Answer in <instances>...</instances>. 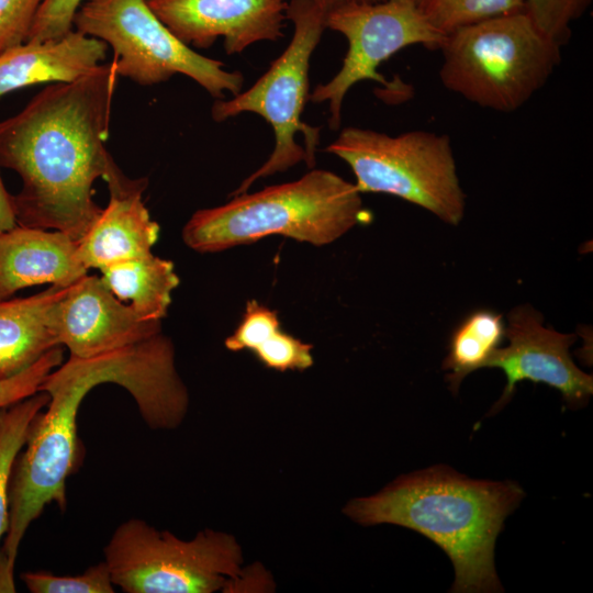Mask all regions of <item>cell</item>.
Here are the masks:
<instances>
[{
	"mask_svg": "<svg viewBox=\"0 0 593 593\" xmlns=\"http://www.w3.org/2000/svg\"><path fill=\"white\" fill-rule=\"evenodd\" d=\"M115 383L135 400L145 423L160 427L182 409L187 388L175 366L171 340L158 333L145 340L89 358L70 356L43 380L47 410L33 418L16 457L9 489V527L0 548V590L15 591L14 566L21 541L46 505L67 507L66 481L79 466L77 415L97 385Z\"/></svg>",
	"mask_w": 593,
	"mask_h": 593,
	"instance_id": "cell-1",
	"label": "cell"
},
{
	"mask_svg": "<svg viewBox=\"0 0 593 593\" xmlns=\"http://www.w3.org/2000/svg\"><path fill=\"white\" fill-rule=\"evenodd\" d=\"M113 59L69 82H53L0 121V167L22 181L16 224L64 232L78 240L99 216L93 183L113 157L107 149L118 82Z\"/></svg>",
	"mask_w": 593,
	"mask_h": 593,
	"instance_id": "cell-2",
	"label": "cell"
},
{
	"mask_svg": "<svg viewBox=\"0 0 593 593\" xmlns=\"http://www.w3.org/2000/svg\"><path fill=\"white\" fill-rule=\"evenodd\" d=\"M523 496L516 483L472 480L435 466L402 475L374 495L350 501L344 513L363 526L399 525L434 541L454 564L451 592H500L495 540Z\"/></svg>",
	"mask_w": 593,
	"mask_h": 593,
	"instance_id": "cell-3",
	"label": "cell"
},
{
	"mask_svg": "<svg viewBox=\"0 0 593 593\" xmlns=\"http://www.w3.org/2000/svg\"><path fill=\"white\" fill-rule=\"evenodd\" d=\"M366 219L360 192L338 175L313 169L300 179L240 193L202 209L182 228L184 244L215 253L282 235L315 246L331 244Z\"/></svg>",
	"mask_w": 593,
	"mask_h": 593,
	"instance_id": "cell-4",
	"label": "cell"
},
{
	"mask_svg": "<svg viewBox=\"0 0 593 593\" xmlns=\"http://www.w3.org/2000/svg\"><path fill=\"white\" fill-rule=\"evenodd\" d=\"M443 86L497 112H513L540 90L561 60V47L524 10L485 19L445 37Z\"/></svg>",
	"mask_w": 593,
	"mask_h": 593,
	"instance_id": "cell-5",
	"label": "cell"
},
{
	"mask_svg": "<svg viewBox=\"0 0 593 593\" xmlns=\"http://www.w3.org/2000/svg\"><path fill=\"white\" fill-rule=\"evenodd\" d=\"M287 20L293 24L292 38L269 69L246 91L233 99H216L211 114L222 122L244 112L264 118L273 128L275 148L267 161L231 193L247 192L258 179L286 171L304 160L315 165L320 127L301 120L309 101L310 59L326 29V13L313 0H289Z\"/></svg>",
	"mask_w": 593,
	"mask_h": 593,
	"instance_id": "cell-6",
	"label": "cell"
},
{
	"mask_svg": "<svg viewBox=\"0 0 593 593\" xmlns=\"http://www.w3.org/2000/svg\"><path fill=\"white\" fill-rule=\"evenodd\" d=\"M325 150L351 168L360 193L398 197L454 226L463 217L466 194L446 134L416 130L392 136L348 126Z\"/></svg>",
	"mask_w": 593,
	"mask_h": 593,
	"instance_id": "cell-7",
	"label": "cell"
},
{
	"mask_svg": "<svg viewBox=\"0 0 593 593\" xmlns=\"http://www.w3.org/2000/svg\"><path fill=\"white\" fill-rule=\"evenodd\" d=\"M103 551L113 584L125 593H212L243 582L235 538L212 529L182 540L130 518Z\"/></svg>",
	"mask_w": 593,
	"mask_h": 593,
	"instance_id": "cell-8",
	"label": "cell"
},
{
	"mask_svg": "<svg viewBox=\"0 0 593 593\" xmlns=\"http://www.w3.org/2000/svg\"><path fill=\"white\" fill-rule=\"evenodd\" d=\"M74 29L107 43L113 49L119 77L141 86L165 82L180 74L215 99L242 90L240 71L225 70L222 61L178 40L146 0H83L74 18Z\"/></svg>",
	"mask_w": 593,
	"mask_h": 593,
	"instance_id": "cell-9",
	"label": "cell"
},
{
	"mask_svg": "<svg viewBox=\"0 0 593 593\" xmlns=\"http://www.w3.org/2000/svg\"><path fill=\"white\" fill-rule=\"evenodd\" d=\"M325 22L326 29L346 37L348 49L339 71L328 82L317 85L309 101L328 102V125L334 131L340 125L343 101L353 86L373 80L392 92L405 93L403 86L389 82L378 67L411 45L439 49L446 37L427 23L413 0L346 2L327 13Z\"/></svg>",
	"mask_w": 593,
	"mask_h": 593,
	"instance_id": "cell-10",
	"label": "cell"
},
{
	"mask_svg": "<svg viewBox=\"0 0 593 593\" xmlns=\"http://www.w3.org/2000/svg\"><path fill=\"white\" fill-rule=\"evenodd\" d=\"M544 317L530 305L514 307L508 315L505 337L508 345L497 348L485 368H499L506 384L491 414L501 410L524 380L557 389L570 405H581L593 393V378L573 362L569 354L574 334H562L542 324Z\"/></svg>",
	"mask_w": 593,
	"mask_h": 593,
	"instance_id": "cell-11",
	"label": "cell"
},
{
	"mask_svg": "<svg viewBox=\"0 0 593 593\" xmlns=\"http://www.w3.org/2000/svg\"><path fill=\"white\" fill-rule=\"evenodd\" d=\"M182 43L209 48L220 37L226 54L283 36L289 0H146Z\"/></svg>",
	"mask_w": 593,
	"mask_h": 593,
	"instance_id": "cell-12",
	"label": "cell"
},
{
	"mask_svg": "<svg viewBox=\"0 0 593 593\" xmlns=\"http://www.w3.org/2000/svg\"><path fill=\"white\" fill-rule=\"evenodd\" d=\"M52 327L70 356L89 358L124 348L161 333V321L141 317L88 273L68 287L56 303Z\"/></svg>",
	"mask_w": 593,
	"mask_h": 593,
	"instance_id": "cell-13",
	"label": "cell"
},
{
	"mask_svg": "<svg viewBox=\"0 0 593 593\" xmlns=\"http://www.w3.org/2000/svg\"><path fill=\"white\" fill-rule=\"evenodd\" d=\"M102 179L109 202L77 240L78 258L88 270L150 253L160 231L143 201L146 178H128L113 160Z\"/></svg>",
	"mask_w": 593,
	"mask_h": 593,
	"instance_id": "cell-14",
	"label": "cell"
},
{
	"mask_svg": "<svg viewBox=\"0 0 593 593\" xmlns=\"http://www.w3.org/2000/svg\"><path fill=\"white\" fill-rule=\"evenodd\" d=\"M88 273L68 234L16 224L0 234V301L36 284L67 287Z\"/></svg>",
	"mask_w": 593,
	"mask_h": 593,
	"instance_id": "cell-15",
	"label": "cell"
},
{
	"mask_svg": "<svg viewBox=\"0 0 593 593\" xmlns=\"http://www.w3.org/2000/svg\"><path fill=\"white\" fill-rule=\"evenodd\" d=\"M107 52V43L75 29L58 40L11 47L0 53V99L29 86L74 81L99 66Z\"/></svg>",
	"mask_w": 593,
	"mask_h": 593,
	"instance_id": "cell-16",
	"label": "cell"
},
{
	"mask_svg": "<svg viewBox=\"0 0 593 593\" xmlns=\"http://www.w3.org/2000/svg\"><path fill=\"white\" fill-rule=\"evenodd\" d=\"M68 287L52 286L31 296L0 301V380L23 371L60 346L52 314Z\"/></svg>",
	"mask_w": 593,
	"mask_h": 593,
	"instance_id": "cell-17",
	"label": "cell"
},
{
	"mask_svg": "<svg viewBox=\"0 0 593 593\" xmlns=\"http://www.w3.org/2000/svg\"><path fill=\"white\" fill-rule=\"evenodd\" d=\"M100 271L105 287L119 300L131 301L135 312L148 321H161L167 315L172 291L180 281L174 262L152 251L111 264Z\"/></svg>",
	"mask_w": 593,
	"mask_h": 593,
	"instance_id": "cell-18",
	"label": "cell"
},
{
	"mask_svg": "<svg viewBox=\"0 0 593 593\" xmlns=\"http://www.w3.org/2000/svg\"><path fill=\"white\" fill-rule=\"evenodd\" d=\"M504 337L502 314L491 310L474 311L456 327L443 362V368L450 371L446 379L455 394L463 378L485 368Z\"/></svg>",
	"mask_w": 593,
	"mask_h": 593,
	"instance_id": "cell-19",
	"label": "cell"
},
{
	"mask_svg": "<svg viewBox=\"0 0 593 593\" xmlns=\"http://www.w3.org/2000/svg\"><path fill=\"white\" fill-rule=\"evenodd\" d=\"M48 403V394L37 392L0 409V539L9 527V489L14 461L26 441L33 418Z\"/></svg>",
	"mask_w": 593,
	"mask_h": 593,
	"instance_id": "cell-20",
	"label": "cell"
},
{
	"mask_svg": "<svg viewBox=\"0 0 593 593\" xmlns=\"http://www.w3.org/2000/svg\"><path fill=\"white\" fill-rule=\"evenodd\" d=\"M437 32L448 34L496 15L524 10V0H413Z\"/></svg>",
	"mask_w": 593,
	"mask_h": 593,
	"instance_id": "cell-21",
	"label": "cell"
},
{
	"mask_svg": "<svg viewBox=\"0 0 593 593\" xmlns=\"http://www.w3.org/2000/svg\"><path fill=\"white\" fill-rule=\"evenodd\" d=\"M21 579L32 593H113L115 586L104 560L76 575L41 570L24 572Z\"/></svg>",
	"mask_w": 593,
	"mask_h": 593,
	"instance_id": "cell-22",
	"label": "cell"
},
{
	"mask_svg": "<svg viewBox=\"0 0 593 593\" xmlns=\"http://www.w3.org/2000/svg\"><path fill=\"white\" fill-rule=\"evenodd\" d=\"M593 0H524V11L536 27L562 47L571 37V25L591 7Z\"/></svg>",
	"mask_w": 593,
	"mask_h": 593,
	"instance_id": "cell-23",
	"label": "cell"
},
{
	"mask_svg": "<svg viewBox=\"0 0 593 593\" xmlns=\"http://www.w3.org/2000/svg\"><path fill=\"white\" fill-rule=\"evenodd\" d=\"M313 346L278 329L253 353L267 368L287 371L305 370L313 365Z\"/></svg>",
	"mask_w": 593,
	"mask_h": 593,
	"instance_id": "cell-24",
	"label": "cell"
},
{
	"mask_svg": "<svg viewBox=\"0 0 593 593\" xmlns=\"http://www.w3.org/2000/svg\"><path fill=\"white\" fill-rule=\"evenodd\" d=\"M280 320L273 311L256 300L246 303L239 325L224 345L231 351H254L262 342L280 329Z\"/></svg>",
	"mask_w": 593,
	"mask_h": 593,
	"instance_id": "cell-25",
	"label": "cell"
},
{
	"mask_svg": "<svg viewBox=\"0 0 593 593\" xmlns=\"http://www.w3.org/2000/svg\"><path fill=\"white\" fill-rule=\"evenodd\" d=\"M61 346H56L23 371L0 380V409L38 392L45 377L63 362Z\"/></svg>",
	"mask_w": 593,
	"mask_h": 593,
	"instance_id": "cell-26",
	"label": "cell"
},
{
	"mask_svg": "<svg viewBox=\"0 0 593 593\" xmlns=\"http://www.w3.org/2000/svg\"><path fill=\"white\" fill-rule=\"evenodd\" d=\"M83 0H44L26 42L58 40L74 30V18Z\"/></svg>",
	"mask_w": 593,
	"mask_h": 593,
	"instance_id": "cell-27",
	"label": "cell"
},
{
	"mask_svg": "<svg viewBox=\"0 0 593 593\" xmlns=\"http://www.w3.org/2000/svg\"><path fill=\"white\" fill-rule=\"evenodd\" d=\"M44 0H0V53L26 42Z\"/></svg>",
	"mask_w": 593,
	"mask_h": 593,
	"instance_id": "cell-28",
	"label": "cell"
},
{
	"mask_svg": "<svg viewBox=\"0 0 593 593\" xmlns=\"http://www.w3.org/2000/svg\"><path fill=\"white\" fill-rule=\"evenodd\" d=\"M16 225L13 195L7 190L0 175V234Z\"/></svg>",
	"mask_w": 593,
	"mask_h": 593,
	"instance_id": "cell-29",
	"label": "cell"
},
{
	"mask_svg": "<svg viewBox=\"0 0 593 593\" xmlns=\"http://www.w3.org/2000/svg\"><path fill=\"white\" fill-rule=\"evenodd\" d=\"M326 14L346 3L347 0H313Z\"/></svg>",
	"mask_w": 593,
	"mask_h": 593,
	"instance_id": "cell-30",
	"label": "cell"
},
{
	"mask_svg": "<svg viewBox=\"0 0 593 593\" xmlns=\"http://www.w3.org/2000/svg\"><path fill=\"white\" fill-rule=\"evenodd\" d=\"M382 1H385V0H347V2L367 3V4L378 3V2H382Z\"/></svg>",
	"mask_w": 593,
	"mask_h": 593,
	"instance_id": "cell-31",
	"label": "cell"
}]
</instances>
